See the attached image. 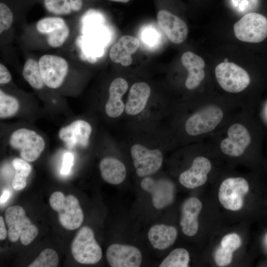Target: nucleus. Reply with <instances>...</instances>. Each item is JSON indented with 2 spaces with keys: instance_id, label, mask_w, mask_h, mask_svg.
<instances>
[{
  "instance_id": "obj_1",
  "label": "nucleus",
  "mask_w": 267,
  "mask_h": 267,
  "mask_svg": "<svg viewBox=\"0 0 267 267\" xmlns=\"http://www.w3.org/2000/svg\"><path fill=\"white\" fill-rule=\"evenodd\" d=\"M51 208L58 213L60 224L65 229L78 228L84 221V213L78 199L73 195H65L60 191L52 193L49 199Z\"/></svg>"
},
{
  "instance_id": "obj_2",
  "label": "nucleus",
  "mask_w": 267,
  "mask_h": 267,
  "mask_svg": "<svg viewBox=\"0 0 267 267\" xmlns=\"http://www.w3.org/2000/svg\"><path fill=\"white\" fill-rule=\"evenodd\" d=\"M8 239L16 242L20 239L23 245L30 244L39 233L38 227L27 217L24 209L19 205L9 207L5 213Z\"/></svg>"
},
{
  "instance_id": "obj_3",
  "label": "nucleus",
  "mask_w": 267,
  "mask_h": 267,
  "mask_svg": "<svg viewBox=\"0 0 267 267\" xmlns=\"http://www.w3.org/2000/svg\"><path fill=\"white\" fill-rule=\"evenodd\" d=\"M71 247L72 256L79 263L95 264L101 259V248L89 226L81 227L73 240Z\"/></svg>"
},
{
  "instance_id": "obj_4",
  "label": "nucleus",
  "mask_w": 267,
  "mask_h": 267,
  "mask_svg": "<svg viewBox=\"0 0 267 267\" xmlns=\"http://www.w3.org/2000/svg\"><path fill=\"white\" fill-rule=\"evenodd\" d=\"M9 143L11 147L19 150L22 159L33 162L40 156L45 147L44 138L35 131L21 128L10 136Z\"/></svg>"
},
{
  "instance_id": "obj_5",
  "label": "nucleus",
  "mask_w": 267,
  "mask_h": 267,
  "mask_svg": "<svg viewBox=\"0 0 267 267\" xmlns=\"http://www.w3.org/2000/svg\"><path fill=\"white\" fill-rule=\"evenodd\" d=\"M233 31L240 41L261 42L267 37V18L258 13L246 14L234 24Z\"/></svg>"
},
{
  "instance_id": "obj_6",
  "label": "nucleus",
  "mask_w": 267,
  "mask_h": 267,
  "mask_svg": "<svg viewBox=\"0 0 267 267\" xmlns=\"http://www.w3.org/2000/svg\"><path fill=\"white\" fill-rule=\"evenodd\" d=\"M215 76L221 87L230 93L241 92L250 83L248 73L233 62H223L218 64L215 68Z\"/></svg>"
},
{
  "instance_id": "obj_7",
  "label": "nucleus",
  "mask_w": 267,
  "mask_h": 267,
  "mask_svg": "<svg viewBox=\"0 0 267 267\" xmlns=\"http://www.w3.org/2000/svg\"><path fill=\"white\" fill-rule=\"evenodd\" d=\"M223 117L221 108L215 105L204 107L191 115L186 120L185 130L191 136H197L213 131Z\"/></svg>"
},
{
  "instance_id": "obj_8",
  "label": "nucleus",
  "mask_w": 267,
  "mask_h": 267,
  "mask_svg": "<svg viewBox=\"0 0 267 267\" xmlns=\"http://www.w3.org/2000/svg\"><path fill=\"white\" fill-rule=\"evenodd\" d=\"M249 190V184L243 178H229L221 183L218 197L221 205L226 209L236 211L244 204V197Z\"/></svg>"
},
{
  "instance_id": "obj_9",
  "label": "nucleus",
  "mask_w": 267,
  "mask_h": 267,
  "mask_svg": "<svg viewBox=\"0 0 267 267\" xmlns=\"http://www.w3.org/2000/svg\"><path fill=\"white\" fill-rule=\"evenodd\" d=\"M44 85L51 89H57L63 84L68 71L67 61L59 56L45 54L38 61Z\"/></svg>"
},
{
  "instance_id": "obj_10",
  "label": "nucleus",
  "mask_w": 267,
  "mask_h": 267,
  "mask_svg": "<svg viewBox=\"0 0 267 267\" xmlns=\"http://www.w3.org/2000/svg\"><path fill=\"white\" fill-rule=\"evenodd\" d=\"M131 154L137 175L139 177L151 175L161 168L163 163L162 152L158 149H150L139 144H134Z\"/></svg>"
},
{
  "instance_id": "obj_11",
  "label": "nucleus",
  "mask_w": 267,
  "mask_h": 267,
  "mask_svg": "<svg viewBox=\"0 0 267 267\" xmlns=\"http://www.w3.org/2000/svg\"><path fill=\"white\" fill-rule=\"evenodd\" d=\"M227 134V136L220 144L222 151L231 157L241 156L251 142L248 129L243 124L236 123L229 127Z\"/></svg>"
},
{
  "instance_id": "obj_12",
  "label": "nucleus",
  "mask_w": 267,
  "mask_h": 267,
  "mask_svg": "<svg viewBox=\"0 0 267 267\" xmlns=\"http://www.w3.org/2000/svg\"><path fill=\"white\" fill-rule=\"evenodd\" d=\"M140 185L151 195L153 205L156 209H162L173 202L175 189L172 182L146 177L141 180Z\"/></svg>"
},
{
  "instance_id": "obj_13",
  "label": "nucleus",
  "mask_w": 267,
  "mask_h": 267,
  "mask_svg": "<svg viewBox=\"0 0 267 267\" xmlns=\"http://www.w3.org/2000/svg\"><path fill=\"white\" fill-rule=\"evenodd\" d=\"M107 260L112 267H138L142 261L140 251L135 247L113 244L106 251Z\"/></svg>"
},
{
  "instance_id": "obj_14",
  "label": "nucleus",
  "mask_w": 267,
  "mask_h": 267,
  "mask_svg": "<svg viewBox=\"0 0 267 267\" xmlns=\"http://www.w3.org/2000/svg\"><path fill=\"white\" fill-rule=\"evenodd\" d=\"M158 24L169 39L175 44H181L187 38L188 30L185 23L179 17L162 9L157 15Z\"/></svg>"
},
{
  "instance_id": "obj_15",
  "label": "nucleus",
  "mask_w": 267,
  "mask_h": 267,
  "mask_svg": "<svg viewBox=\"0 0 267 267\" xmlns=\"http://www.w3.org/2000/svg\"><path fill=\"white\" fill-rule=\"evenodd\" d=\"M92 128L90 125L83 120H78L60 129L58 136L69 148L80 146H88Z\"/></svg>"
},
{
  "instance_id": "obj_16",
  "label": "nucleus",
  "mask_w": 267,
  "mask_h": 267,
  "mask_svg": "<svg viewBox=\"0 0 267 267\" xmlns=\"http://www.w3.org/2000/svg\"><path fill=\"white\" fill-rule=\"evenodd\" d=\"M212 165L209 160L198 156L193 161L190 168L181 173L179 176L180 183L189 189H193L205 183Z\"/></svg>"
},
{
  "instance_id": "obj_17",
  "label": "nucleus",
  "mask_w": 267,
  "mask_h": 267,
  "mask_svg": "<svg viewBox=\"0 0 267 267\" xmlns=\"http://www.w3.org/2000/svg\"><path fill=\"white\" fill-rule=\"evenodd\" d=\"M202 204L199 199L190 197L184 201L181 206L180 225L183 233L188 236H193L198 230V216Z\"/></svg>"
},
{
  "instance_id": "obj_18",
  "label": "nucleus",
  "mask_w": 267,
  "mask_h": 267,
  "mask_svg": "<svg viewBox=\"0 0 267 267\" xmlns=\"http://www.w3.org/2000/svg\"><path fill=\"white\" fill-rule=\"evenodd\" d=\"M181 61L188 71L185 82V87L190 90L196 88L205 76V72L203 70L205 67L204 60L194 53L187 51L182 54Z\"/></svg>"
},
{
  "instance_id": "obj_19",
  "label": "nucleus",
  "mask_w": 267,
  "mask_h": 267,
  "mask_svg": "<svg viewBox=\"0 0 267 267\" xmlns=\"http://www.w3.org/2000/svg\"><path fill=\"white\" fill-rule=\"evenodd\" d=\"M128 89L127 81L122 78L114 79L109 88V97L105 106L106 114L111 118L120 116L125 110V105L122 100Z\"/></svg>"
},
{
  "instance_id": "obj_20",
  "label": "nucleus",
  "mask_w": 267,
  "mask_h": 267,
  "mask_svg": "<svg viewBox=\"0 0 267 267\" xmlns=\"http://www.w3.org/2000/svg\"><path fill=\"white\" fill-rule=\"evenodd\" d=\"M139 45V41L136 38L123 36L111 48L109 57L115 63H120L123 66H129L133 61L131 55L137 50Z\"/></svg>"
},
{
  "instance_id": "obj_21",
  "label": "nucleus",
  "mask_w": 267,
  "mask_h": 267,
  "mask_svg": "<svg viewBox=\"0 0 267 267\" xmlns=\"http://www.w3.org/2000/svg\"><path fill=\"white\" fill-rule=\"evenodd\" d=\"M151 93L150 86L144 82L134 84L130 88L125 111L127 115L134 116L145 108Z\"/></svg>"
},
{
  "instance_id": "obj_22",
  "label": "nucleus",
  "mask_w": 267,
  "mask_h": 267,
  "mask_svg": "<svg viewBox=\"0 0 267 267\" xmlns=\"http://www.w3.org/2000/svg\"><path fill=\"white\" fill-rule=\"evenodd\" d=\"M240 237L235 233H229L223 237L220 246L214 253V260L219 267H225L231 263L233 253L241 245Z\"/></svg>"
},
{
  "instance_id": "obj_23",
  "label": "nucleus",
  "mask_w": 267,
  "mask_h": 267,
  "mask_svg": "<svg viewBox=\"0 0 267 267\" xmlns=\"http://www.w3.org/2000/svg\"><path fill=\"white\" fill-rule=\"evenodd\" d=\"M101 176L104 181L112 184L122 183L126 177V168L124 164L113 157H105L99 163Z\"/></svg>"
},
{
  "instance_id": "obj_24",
  "label": "nucleus",
  "mask_w": 267,
  "mask_h": 267,
  "mask_svg": "<svg viewBox=\"0 0 267 267\" xmlns=\"http://www.w3.org/2000/svg\"><path fill=\"white\" fill-rule=\"evenodd\" d=\"M178 235L177 229L163 224L152 226L148 233V239L152 246L159 250H164L173 245Z\"/></svg>"
},
{
  "instance_id": "obj_25",
  "label": "nucleus",
  "mask_w": 267,
  "mask_h": 267,
  "mask_svg": "<svg viewBox=\"0 0 267 267\" xmlns=\"http://www.w3.org/2000/svg\"><path fill=\"white\" fill-rule=\"evenodd\" d=\"M25 80L34 89H42L45 85L43 81L38 62L28 58L25 62L22 70Z\"/></svg>"
},
{
  "instance_id": "obj_26",
  "label": "nucleus",
  "mask_w": 267,
  "mask_h": 267,
  "mask_svg": "<svg viewBox=\"0 0 267 267\" xmlns=\"http://www.w3.org/2000/svg\"><path fill=\"white\" fill-rule=\"evenodd\" d=\"M15 174L12 181V187L15 190L24 189L27 184V178L32 171V167L23 159L16 158L12 161Z\"/></svg>"
},
{
  "instance_id": "obj_27",
  "label": "nucleus",
  "mask_w": 267,
  "mask_h": 267,
  "mask_svg": "<svg viewBox=\"0 0 267 267\" xmlns=\"http://www.w3.org/2000/svg\"><path fill=\"white\" fill-rule=\"evenodd\" d=\"M189 262L188 252L183 248H177L166 257L160 267H187Z\"/></svg>"
},
{
  "instance_id": "obj_28",
  "label": "nucleus",
  "mask_w": 267,
  "mask_h": 267,
  "mask_svg": "<svg viewBox=\"0 0 267 267\" xmlns=\"http://www.w3.org/2000/svg\"><path fill=\"white\" fill-rule=\"evenodd\" d=\"M19 108L18 100L0 90V117L6 118L14 115Z\"/></svg>"
},
{
  "instance_id": "obj_29",
  "label": "nucleus",
  "mask_w": 267,
  "mask_h": 267,
  "mask_svg": "<svg viewBox=\"0 0 267 267\" xmlns=\"http://www.w3.org/2000/svg\"><path fill=\"white\" fill-rule=\"evenodd\" d=\"M59 264L57 252L53 249L47 248L42 251L38 257L28 267H56Z\"/></svg>"
},
{
  "instance_id": "obj_30",
  "label": "nucleus",
  "mask_w": 267,
  "mask_h": 267,
  "mask_svg": "<svg viewBox=\"0 0 267 267\" xmlns=\"http://www.w3.org/2000/svg\"><path fill=\"white\" fill-rule=\"evenodd\" d=\"M65 24V21L60 17H47L38 21L36 28L40 33L48 35Z\"/></svg>"
},
{
  "instance_id": "obj_31",
  "label": "nucleus",
  "mask_w": 267,
  "mask_h": 267,
  "mask_svg": "<svg viewBox=\"0 0 267 267\" xmlns=\"http://www.w3.org/2000/svg\"><path fill=\"white\" fill-rule=\"evenodd\" d=\"M45 8L55 15H68L72 11L69 0H43Z\"/></svg>"
},
{
  "instance_id": "obj_32",
  "label": "nucleus",
  "mask_w": 267,
  "mask_h": 267,
  "mask_svg": "<svg viewBox=\"0 0 267 267\" xmlns=\"http://www.w3.org/2000/svg\"><path fill=\"white\" fill-rule=\"evenodd\" d=\"M70 30L67 24L54 30L47 35V43L48 44L54 48L61 46L68 38Z\"/></svg>"
},
{
  "instance_id": "obj_33",
  "label": "nucleus",
  "mask_w": 267,
  "mask_h": 267,
  "mask_svg": "<svg viewBox=\"0 0 267 267\" xmlns=\"http://www.w3.org/2000/svg\"><path fill=\"white\" fill-rule=\"evenodd\" d=\"M140 39L146 46L155 47L161 41V35L155 28L148 26L141 30Z\"/></svg>"
},
{
  "instance_id": "obj_34",
  "label": "nucleus",
  "mask_w": 267,
  "mask_h": 267,
  "mask_svg": "<svg viewBox=\"0 0 267 267\" xmlns=\"http://www.w3.org/2000/svg\"><path fill=\"white\" fill-rule=\"evenodd\" d=\"M13 21V13L7 4L3 1L0 2V33L8 30Z\"/></svg>"
},
{
  "instance_id": "obj_35",
  "label": "nucleus",
  "mask_w": 267,
  "mask_h": 267,
  "mask_svg": "<svg viewBox=\"0 0 267 267\" xmlns=\"http://www.w3.org/2000/svg\"><path fill=\"white\" fill-rule=\"evenodd\" d=\"M74 161V156L72 152L68 151L64 154L60 171L61 175L67 176L69 174L73 165Z\"/></svg>"
},
{
  "instance_id": "obj_36",
  "label": "nucleus",
  "mask_w": 267,
  "mask_h": 267,
  "mask_svg": "<svg viewBox=\"0 0 267 267\" xmlns=\"http://www.w3.org/2000/svg\"><path fill=\"white\" fill-rule=\"evenodd\" d=\"M11 80V74L7 68L2 64H0V83L7 84Z\"/></svg>"
},
{
  "instance_id": "obj_37",
  "label": "nucleus",
  "mask_w": 267,
  "mask_h": 267,
  "mask_svg": "<svg viewBox=\"0 0 267 267\" xmlns=\"http://www.w3.org/2000/svg\"><path fill=\"white\" fill-rule=\"evenodd\" d=\"M69 2L72 11L78 12L82 9L83 5V0H69Z\"/></svg>"
},
{
  "instance_id": "obj_38",
  "label": "nucleus",
  "mask_w": 267,
  "mask_h": 267,
  "mask_svg": "<svg viewBox=\"0 0 267 267\" xmlns=\"http://www.w3.org/2000/svg\"><path fill=\"white\" fill-rule=\"evenodd\" d=\"M7 231L6 229L4 222L2 217H0V239L4 240L7 236Z\"/></svg>"
},
{
  "instance_id": "obj_39",
  "label": "nucleus",
  "mask_w": 267,
  "mask_h": 267,
  "mask_svg": "<svg viewBox=\"0 0 267 267\" xmlns=\"http://www.w3.org/2000/svg\"><path fill=\"white\" fill-rule=\"evenodd\" d=\"M10 195V191L8 189H5L3 191L2 194L0 196V204H2L5 203L9 197Z\"/></svg>"
},
{
  "instance_id": "obj_40",
  "label": "nucleus",
  "mask_w": 267,
  "mask_h": 267,
  "mask_svg": "<svg viewBox=\"0 0 267 267\" xmlns=\"http://www.w3.org/2000/svg\"><path fill=\"white\" fill-rule=\"evenodd\" d=\"M113 1L121 2H127L129 0H109Z\"/></svg>"
},
{
  "instance_id": "obj_41",
  "label": "nucleus",
  "mask_w": 267,
  "mask_h": 267,
  "mask_svg": "<svg viewBox=\"0 0 267 267\" xmlns=\"http://www.w3.org/2000/svg\"><path fill=\"white\" fill-rule=\"evenodd\" d=\"M224 62H228L227 59H225L224 60Z\"/></svg>"
}]
</instances>
